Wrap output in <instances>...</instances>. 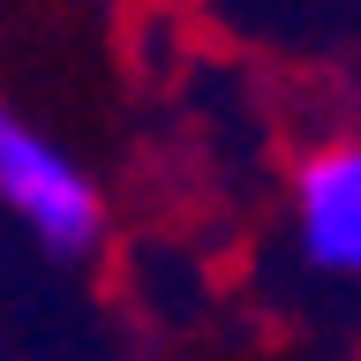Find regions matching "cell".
Segmentation results:
<instances>
[{"label":"cell","mask_w":361,"mask_h":361,"mask_svg":"<svg viewBox=\"0 0 361 361\" xmlns=\"http://www.w3.org/2000/svg\"><path fill=\"white\" fill-rule=\"evenodd\" d=\"M0 211L53 256H90L106 241V196L38 121L0 106Z\"/></svg>","instance_id":"cell-1"},{"label":"cell","mask_w":361,"mask_h":361,"mask_svg":"<svg viewBox=\"0 0 361 361\" xmlns=\"http://www.w3.org/2000/svg\"><path fill=\"white\" fill-rule=\"evenodd\" d=\"M293 241L316 271L361 279V135H331L293 166Z\"/></svg>","instance_id":"cell-2"}]
</instances>
